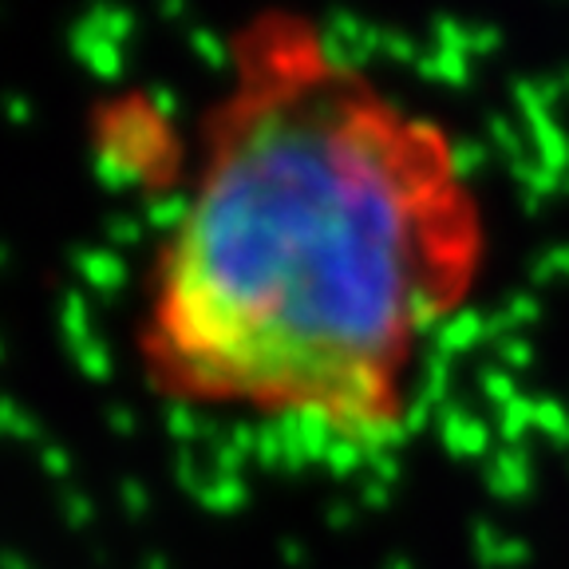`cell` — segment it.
Segmentation results:
<instances>
[{
  "label": "cell",
  "mask_w": 569,
  "mask_h": 569,
  "mask_svg": "<svg viewBox=\"0 0 569 569\" xmlns=\"http://www.w3.org/2000/svg\"><path fill=\"white\" fill-rule=\"evenodd\" d=\"M482 213L451 134L293 12L230 36L194 187L154 249L159 396L380 447L431 332L471 297Z\"/></svg>",
  "instance_id": "cell-1"
}]
</instances>
